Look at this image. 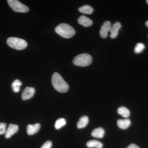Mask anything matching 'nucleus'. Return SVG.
Segmentation results:
<instances>
[{"mask_svg": "<svg viewBox=\"0 0 148 148\" xmlns=\"http://www.w3.org/2000/svg\"><path fill=\"white\" fill-rule=\"evenodd\" d=\"M51 82L53 88L58 92H65L69 90V85L58 73H55L53 74Z\"/></svg>", "mask_w": 148, "mask_h": 148, "instance_id": "nucleus-1", "label": "nucleus"}, {"mask_svg": "<svg viewBox=\"0 0 148 148\" xmlns=\"http://www.w3.org/2000/svg\"><path fill=\"white\" fill-rule=\"evenodd\" d=\"M55 31L59 36L66 38H70L75 34V31L73 27L65 23L58 25L56 27Z\"/></svg>", "mask_w": 148, "mask_h": 148, "instance_id": "nucleus-2", "label": "nucleus"}, {"mask_svg": "<svg viewBox=\"0 0 148 148\" xmlns=\"http://www.w3.org/2000/svg\"><path fill=\"white\" fill-rule=\"evenodd\" d=\"M9 46L16 50H22L27 46V43L25 40L20 38L10 37L7 40Z\"/></svg>", "mask_w": 148, "mask_h": 148, "instance_id": "nucleus-3", "label": "nucleus"}, {"mask_svg": "<svg viewBox=\"0 0 148 148\" xmlns=\"http://www.w3.org/2000/svg\"><path fill=\"white\" fill-rule=\"evenodd\" d=\"M92 61V56L88 53H82L77 56L74 58L73 63L74 65L80 67L89 66Z\"/></svg>", "mask_w": 148, "mask_h": 148, "instance_id": "nucleus-4", "label": "nucleus"}, {"mask_svg": "<svg viewBox=\"0 0 148 148\" xmlns=\"http://www.w3.org/2000/svg\"><path fill=\"white\" fill-rule=\"evenodd\" d=\"M7 2L11 8L16 12L25 13L29 11V8L27 6L17 0H8Z\"/></svg>", "mask_w": 148, "mask_h": 148, "instance_id": "nucleus-5", "label": "nucleus"}, {"mask_svg": "<svg viewBox=\"0 0 148 148\" xmlns=\"http://www.w3.org/2000/svg\"><path fill=\"white\" fill-rule=\"evenodd\" d=\"M35 89L34 88L27 87L24 88L21 94V98L24 101L29 100L34 95Z\"/></svg>", "mask_w": 148, "mask_h": 148, "instance_id": "nucleus-6", "label": "nucleus"}, {"mask_svg": "<svg viewBox=\"0 0 148 148\" xmlns=\"http://www.w3.org/2000/svg\"><path fill=\"white\" fill-rule=\"evenodd\" d=\"M111 26V24L110 21H106L104 22L100 31V34L101 38H106L108 37V33L110 32Z\"/></svg>", "mask_w": 148, "mask_h": 148, "instance_id": "nucleus-7", "label": "nucleus"}, {"mask_svg": "<svg viewBox=\"0 0 148 148\" xmlns=\"http://www.w3.org/2000/svg\"><path fill=\"white\" fill-rule=\"evenodd\" d=\"M121 24L119 22H115L110 28V32L111 34L110 37L111 38H115L118 35L119 31L121 28Z\"/></svg>", "mask_w": 148, "mask_h": 148, "instance_id": "nucleus-8", "label": "nucleus"}, {"mask_svg": "<svg viewBox=\"0 0 148 148\" xmlns=\"http://www.w3.org/2000/svg\"><path fill=\"white\" fill-rule=\"evenodd\" d=\"M18 129V125L14 124H10L6 131L5 138L8 139L17 132Z\"/></svg>", "mask_w": 148, "mask_h": 148, "instance_id": "nucleus-9", "label": "nucleus"}, {"mask_svg": "<svg viewBox=\"0 0 148 148\" xmlns=\"http://www.w3.org/2000/svg\"><path fill=\"white\" fill-rule=\"evenodd\" d=\"M40 125L39 123L34 125H28L27 126V134L30 135L36 134L40 130Z\"/></svg>", "mask_w": 148, "mask_h": 148, "instance_id": "nucleus-10", "label": "nucleus"}, {"mask_svg": "<svg viewBox=\"0 0 148 148\" xmlns=\"http://www.w3.org/2000/svg\"><path fill=\"white\" fill-rule=\"evenodd\" d=\"M78 22L80 25L85 27H90L92 24V20L84 15L80 16L78 19Z\"/></svg>", "mask_w": 148, "mask_h": 148, "instance_id": "nucleus-11", "label": "nucleus"}, {"mask_svg": "<svg viewBox=\"0 0 148 148\" xmlns=\"http://www.w3.org/2000/svg\"><path fill=\"white\" fill-rule=\"evenodd\" d=\"M117 124L119 128L121 129H126L131 124V121L129 119H119L117 122Z\"/></svg>", "mask_w": 148, "mask_h": 148, "instance_id": "nucleus-12", "label": "nucleus"}, {"mask_svg": "<svg viewBox=\"0 0 148 148\" xmlns=\"http://www.w3.org/2000/svg\"><path fill=\"white\" fill-rule=\"evenodd\" d=\"M105 130L102 127H99L92 130L91 135L94 138H102L105 135Z\"/></svg>", "mask_w": 148, "mask_h": 148, "instance_id": "nucleus-13", "label": "nucleus"}, {"mask_svg": "<svg viewBox=\"0 0 148 148\" xmlns=\"http://www.w3.org/2000/svg\"><path fill=\"white\" fill-rule=\"evenodd\" d=\"M86 145L88 148H102L103 147V143L96 140H90Z\"/></svg>", "mask_w": 148, "mask_h": 148, "instance_id": "nucleus-14", "label": "nucleus"}, {"mask_svg": "<svg viewBox=\"0 0 148 148\" xmlns=\"http://www.w3.org/2000/svg\"><path fill=\"white\" fill-rule=\"evenodd\" d=\"M88 121V117L86 116L81 117L77 123V127L79 129L84 128L87 125Z\"/></svg>", "mask_w": 148, "mask_h": 148, "instance_id": "nucleus-15", "label": "nucleus"}, {"mask_svg": "<svg viewBox=\"0 0 148 148\" xmlns=\"http://www.w3.org/2000/svg\"><path fill=\"white\" fill-rule=\"evenodd\" d=\"M79 11L81 13L85 14H92L93 11V9L92 7L88 5H84L80 7L78 9Z\"/></svg>", "mask_w": 148, "mask_h": 148, "instance_id": "nucleus-16", "label": "nucleus"}, {"mask_svg": "<svg viewBox=\"0 0 148 148\" xmlns=\"http://www.w3.org/2000/svg\"><path fill=\"white\" fill-rule=\"evenodd\" d=\"M118 113L124 118L128 117L130 115V112L128 109L124 107H121L117 110Z\"/></svg>", "mask_w": 148, "mask_h": 148, "instance_id": "nucleus-17", "label": "nucleus"}, {"mask_svg": "<svg viewBox=\"0 0 148 148\" xmlns=\"http://www.w3.org/2000/svg\"><path fill=\"white\" fill-rule=\"evenodd\" d=\"M22 85V83L19 80L16 79L12 84V87L14 92H18L20 90V86Z\"/></svg>", "mask_w": 148, "mask_h": 148, "instance_id": "nucleus-18", "label": "nucleus"}, {"mask_svg": "<svg viewBox=\"0 0 148 148\" xmlns=\"http://www.w3.org/2000/svg\"><path fill=\"white\" fill-rule=\"evenodd\" d=\"M66 120L64 118H60L56 121L55 127L56 129L58 130L60 129L61 127L64 126L66 124Z\"/></svg>", "mask_w": 148, "mask_h": 148, "instance_id": "nucleus-19", "label": "nucleus"}, {"mask_svg": "<svg viewBox=\"0 0 148 148\" xmlns=\"http://www.w3.org/2000/svg\"><path fill=\"white\" fill-rule=\"evenodd\" d=\"M145 45L143 43H138L136 45L134 49V52L136 54L142 53L143 50L145 49Z\"/></svg>", "mask_w": 148, "mask_h": 148, "instance_id": "nucleus-20", "label": "nucleus"}, {"mask_svg": "<svg viewBox=\"0 0 148 148\" xmlns=\"http://www.w3.org/2000/svg\"><path fill=\"white\" fill-rule=\"evenodd\" d=\"M6 124L4 123H0V135L5 134L6 131Z\"/></svg>", "mask_w": 148, "mask_h": 148, "instance_id": "nucleus-21", "label": "nucleus"}, {"mask_svg": "<svg viewBox=\"0 0 148 148\" xmlns=\"http://www.w3.org/2000/svg\"><path fill=\"white\" fill-rule=\"evenodd\" d=\"M52 142L51 141H47L42 146L41 148H51L52 146Z\"/></svg>", "mask_w": 148, "mask_h": 148, "instance_id": "nucleus-22", "label": "nucleus"}, {"mask_svg": "<svg viewBox=\"0 0 148 148\" xmlns=\"http://www.w3.org/2000/svg\"><path fill=\"white\" fill-rule=\"evenodd\" d=\"M127 148H140V147L137 145H135V144H132L129 145Z\"/></svg>", "mask_w": 148, "mask_h": 148, "instance_id": "nucleus-23", "label": "nucleus"}, {"mask_svg": "<svg viewBox=\"0 0 148 148\" xmlns=\"http://www.w3.org/2000/svg\"><path fill=\"white\" fill-rule=\"evenodd\" d=\"M145 24L146 26H147V27L148 28V21H146Z\"/></svg>", "mask_w": 148, "mask_h": 148, "instance_id": "nucleus-24", "label": "nucleus"}, {"mask_svg": "<svg viewBox=\"0 0 148 148\" xmlns=\"http://www.w3.org/2000/svg\"><path fill=\"white\" fill-rule=\"evenodd\" d=\"M146 3H147V4H148V0H147V1H146Z\"/></svg>", "mask_w": 148, "mask_h": 148, "instance_id": "nucleus-25", "label": "nucleus"}]
</instances>
